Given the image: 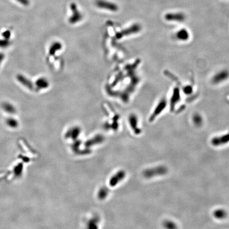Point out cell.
<instances>
[{
	"label": "cell",
	"instance_id": "obj_1",
	"mask_svg": "<svg viewBox=\"0 0 229 229\" xmlns=\"http://www.w3.org/2000/svg\"><path fill=\"white\" fill-rule=\"evenodd\" d=\"M168 172V169L164 166H159L148 169L143 172V176L146 178L166 175Z\"/></svg>",
	"mask_w": 229,
	"mask_h": 229
},
{
	"label": "cell",
	"instance_id": "obj_2",
	"mask_svg": "<svg viewBox=\"0 0 229 229\" xmlns=\"http://www.w3.org/2000/svg\"><path fill=\"white\" fill-rule=\"evenodd\" d=\"M71 10L72 12V14L70 17L69 21L71 24H75L80 22L82 19V15L78 10L77 5L75 3H72L70 5Z\"/></svg>",
	"mask_w": 229,
	"mask_h": 229
},
{
	"label": "cell",
	"instance_id": "obj_3",
	"mask_svg": "<svg viewBox=\"0 0 229 229\" xmlns=\"http://www.w3.org/2000/svg\"><path fill=\"white\" fill-rule=\"evenodd\" d=\"M96 5L100 9L112 12L117 11L118 10V7L116 4L104 0H97L96 2Z\"/></svg>",
	"mask_w": 229,
	"mask_h": 229
},
{
	"label": "cell",
	"instance_id": "obj_4",
	"mask_svg": "<svg viewBox=\"0 0 229 229\" xmlns=\"http://www.w3.org/2000/svg\"><path fill=\"white\" fill-rule=\"evenodd\" d=\"M229 77V72L227 70H222L215 74L212 79V82L214 84L222 83Z\"/></svg>",
	"mask_w": 229,
	"mask_h": 229
},
{
	"label": "cell",
	"instance_id": "obj_5",
	"mask_svg": "<svg viewBox=\"0 0 229 229\" xmlns=\"http://www.w3.org/2000/svg\"><path fill=\"white\" fill-rule=\"evenodd\" d=\"M141 30V26L139 24H133L129 28L125 29L124 30L118 33L117 34V36L118 38L122 37L124 36L131 35L133 34H135Z\"/></svg>",
	"mask_w": 229,
	"mask_h": 229
},
{
	"label": "cell",
	"instance_id": "obj_6",
	"mask_svg": "<svg viewBox=\"0 0 229 229\" xmlns=\"http://www.w3.org/2000/svg\"><path fill=\"white\" fill-rule=\"evenodd\" d=\"M165 19L169 21L183 22L186 19V16L184 13H169L164 15Z\"/></svg>",
	"mask_w": 229,
	"mask_h": 229
},
{
	"label": "cell",
	"instance_id": "obj_7",
	"mask_svg": "<svg viewBox=\"0 0 229 229\" xmlns=\"http://www.w3.org/2000/svg\"><path fill=\"white\" fill-rule=\"evenodd\" d=\"M228 142H229V133L221 136L215 137L211 141L212 145L215 146L223 145Z\"/></svg>",
	"mask_w": 229,
	"mask_h": 229
},
{
	"label": "cell",
	"instance_id": "obj_8",
	"mask_svg": "<svg viewBox=\"0 0 229 229\" xmlns=\"http://www.w3.org/2000/svg\"><path fill=\"white\" fill-rule=\"evenodd\" d=\"M176 36L177 39L181 41H186L189 37V32L185 29H181L179 31H178Z\"/></svg>",
	"mask_w": 229,
	"mask_h": 229
},
{
	"label": "cell",
	"instance_id": "obj_9",
	"mask_svg": "<svg viewBox=\"0 0 229 229\" xmlns=\"http://www.w3.org/2000/svg\"><path fill=\"white\" fill-rule=\"evenodd\" d=\"M166 100L165 101L164 99H163V100L160 101L159 104H158L156 109H155L154 114L152 115V118H153V119H152V120L154 119V118H155L156 116L159 115L160 113H161L162 111H163V110L166 107Z\"/></svg>",
	"mask_w": 229,
	"mask_h": 229
},
{
	"label": "cell",
	"instance_id": "obj_10",
	"mask_svg": "<svg viewBox=\"0 0 229 229\" xmlns=\"http://www.w3.org/2000/svg\"><path fill=\"white\" fill-rule=\"evenodd\" d=\"M213 215L214 216L215 218L218 219H225L226 218L228 213L226 210L223 209H216L213 213Z\"/></svg>",
	"mask_w": 229,
	"mask_h": 229
},
{
	"label": "cell",
	"instance_id": "obj_11",
	"mask_svg": "<svg viewBox=\"0 0 229 229\" xmlns=\"http://www.w3.org/2000/svg\"><path fill=\"white\" fill-rule=\"evenodd\" d=\"M163 227L166 229H177L178 226L174 222L170 220H165L163 222Z\"/></svg>",
	"mask_w": 229,
	"mask_h": 229
},
{
	"label": "cell",
	"instance_id": "obj_12",
	"mask_svg": "<svg viewBox=\"0 0 229 229\" xmlns=\"http://www.w3.org/2000/svg\"><path fill=\"white\" fill-rule=\"evenodd\" d=\"M193 121H194V123L195 125H197V126H200L202 124L203 119H202V118L201 116H199V114H196L194 115V116L193 117Z\"/></svg>",
	"mask_w": 229,
	"mask_h": 229
}]
</instances>
